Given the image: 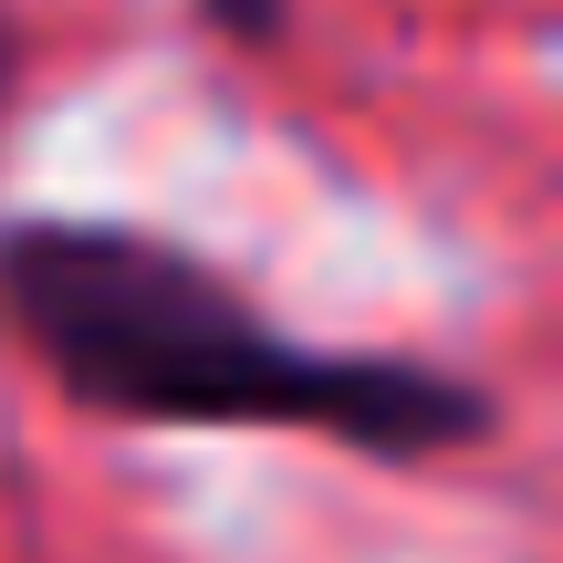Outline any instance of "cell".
<instances>
[{"mask_svg":"<svg viewBox=\"0 0 563 563\" xmlns=\"http://www.w3.org/2000/svg\"><path fill=\"white\" fill-rule=\"evenodd\" d=\"M0 323L42 365V386L104 428L334 439L386 470H428L501 428L490 386H470L460 365L292 334L241 272L136 220H11Z\"/></svg>","mask_w":563,"mask_h":563,"instance_id":"1","label":"cell"},{"mask_svg":"<svg viewBox=\"0 0 563 563\" xmlns=\"http://www.w3.org/2000/svg\"><path fill=\"white\" fill-rule=\"evenodd\" d=\"M199 21H209L220 42H251V53H262V42L292 32V0H199Z\"/></svg>","mask_w":563,"mask_h":563,"instance_id":"2","label":"cell"},{"mask_svg":"<svg viewBox=\"0 0 563 563\" xmlns=\"http://www.w3.org/2000/svg\"><path fill=\"white\" fill-rule=\"evenodd\" d=\"M11 74H21V32H11V0H0V115H11Z\"/></svg>","mask_w":563,"mask_h":563,"instance_id":"3","label":"cell"}]
</instances>
